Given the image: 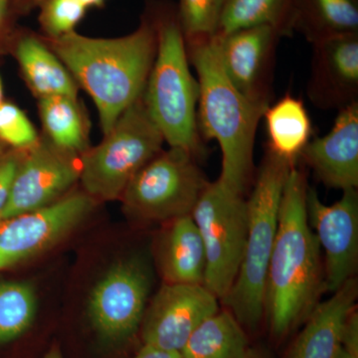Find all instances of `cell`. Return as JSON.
Here are the masks:
<instances>
[{
  "mask_svg": "<svg viewBox=\"0 0 358 358\" xmlns=\"http://www.w3.org/2000/svg\"><path fill=\"white\" fill-rule=\"evenodd\" d=\"M179 25L188 41L216 35L225 0H179Z\"/></svg>",
  "mask_w": 358,
  "mask_h": 358,
  "instance_id": "484cf974",
  "label": "cell"
},
{
  "mask_svg": "<svg viewBox=\"0 0 358 358\" xmlns=\"http://www.w3.org/2000/svg\"><path fill=\"white\" fill-rule=\"evenodd\" d=\"M192 216L206 254L204 286L221 301L232 288L243 258L247 201L218 178L204 188Z\"/></svg>",
  "mask_w": 358,
  "mask_h": 358,
  "instance_id": "52a82bcc",
  "label": "cell"
},
{
  "mask_svg": "<svg viewBox=\"0 0 358 358\" xmlns=\"http://www.w3.org/2000/svg\"><path fill=\"white\" fill-rule=\"evenodd\" d=\"M193 155L182 148H171L150 160L122 192L129 215L145 221L192 215L208 185Z\"/></svg>",
  "mask_w": 358,
  "mask_h": 358,
  "instance_id": "ba28073f",
  "label": "cell"
},
{
  "mask_svg": "<svg viewBox=\"0 0 358 358\" xmlns=\"http://www.w3.org/2000/svg\"><path fill=\"white\" fill-rule=\"evenodd\" d=\"M313 44L310 100L320 108L339 110L357 101L358 35L329 37Z\"/></svg>",
  "mask_w": 358,
  "mask_h": 358,
  "instance_id": "9a60e30c",
  "label": "cell"
},
{
  "mask_svg": "<svg viewBox=\"0 0 358 358\" xmlns=\"http://www.w3.org/2000/svg\"><path fill=\"white\" fill-rule=\"evenodd\" d=\"M317 178L329 187L358 186V102L343 109L327 136L308 143L300 155Z\"/></svg>",
  "mask_w": 358,
  "mask_h": 358,
  "instance_id": "2e32d148",
  "label": "cell"
},
{
  "mask_svg": "<svg viewBox=\"0 0 358 358\" xmlns=\"http://www.w3.org/2000/svg\"><path fill=\"white\" fill-rule=\"evenodd\" d=\"M159 265L166 282L204 285L206 254L192 215L171 220L160 245Z\"/></svg>",
  "mask_w": 358,
  "mask_h": 358,
  "instance_id": "ac0fdd59",
  "label": "cell"
},
{
  "mask_svg": "<svg viewBox=\"0 0 358 358\" xmlns=\"http://www.w3.org/2000/svg\"><path fill=\"white\" fill-rule=\"evenodd\" d=\"M157 47V31L148 22L119 38L73 31L52 40V51L95 103L103 134L143 95Z\"/></svg>",
  "mask_w": 358,
  "mask_h": 358,
  "instance_id": "7a4b0ae2",
  "label": "cell"
},
{
  "mask_svg": "<svg viewBox=\"0 0 358 358\" xmlns=\"http://www.w3.org/2000/svg\"><path fill=\"white\" fill-rule=\"evenodd\" d=\"M79 178L77 155L39 140L23 155L0 221L57 201Z\"/></svg>",
  "mask_w": 358,
  "mask_h": 358,
  "instance_id": "7c38bea8",
  "label": "cell"
},
{
  "mask_svg": "<svg viewBox=\"0 0 358 358\" xmlns=\"http://www.w3.org/2000/svg\"><path fill=\"white\" fill-rule=\"evenodd\" d=\"M86 10L80 0H44L40 20L52 38H58L74 31Z\"/></svg>",
  "mask_w": 358,
  "mask_h": 358,
  "instance_id": "83f0119b",
  "label": "cell"
},
{
  "mask_svg": "<svg viewBox=\"0 0 358 358\" xmlns=\"http://www.w3.org/2000/svg\"><path fill=\"white\" fill-rule=\"evenodd\" d=\"M242 324L230 310H220L207 317L193 331L180 353L182 358H249Z\"/></svg>",
  "mask_w": 358,
  "mask_h": 358,
  "instance_id": "ffe728a7",
  "label": "cell"
},
{
  "mask_svg": "<svg viewBox=\"0 0 358 358\" xmlns=\"http://www.w3.org/2000/svg\"><path fill=\"white\" fill-rule=\"evenodd\" d=\"M80 1H81L87 8H89V7L102 6L103 2H105V0H80Z\"/></svg>",
  "mask_w": 358,
  "mask_h": 358,
  "instance_id": "1f68e13d",
  "label": "cell"
},
{
  "mask_svg": "<svg viewBox=\"0 0 358 358\" xmlns=\"http://www.w3.org/2000/svg\"><path fill=\"white\" fill-rule=\"evenodd\" d=\"M294 164L270 150L264 159L248 207V234L236 280L221 300L238 322L255 329L265 313L266 284L277 236L280 203Z\"/></svg>",
  "mask_w": 358,
  "mask_h": 358,
  "instance_id": "277c9868",
  "label": "cell"
},
{
  "mask_svg": "<svg viewBox=\"0 0 358 358\" xmlns=\"http://www.w3.org/2000/svg\"><path fill=\"white\" fill-rule=\"evenodd\" d=\"M4 150H6V145L0 141V155L4 154Z\"/></svg>",
  "mask_w": 358,
  "mask_h": 358,
  "instance_id": "74e56055",
  "label": "cell"
},
{
  "mask_svg": "<svg viewBox=\"0 0 358 358\" xmlns=\"http://www.w3.org/2000/svg\"><path fill=\"white\" fill-rule=\"evenodd\" d=\"M39 141L36 129L22 110L11 103H0V141L16 150H27Z\"/></svg>",
  "mask_w": 358,
  "mask_h": 358,
  "instance_id": "4316f807",
  "label": "cell"
},
{
  "mask_svg": "<svg viewBox=\"0 0 358 358\" xmlns=\"http://www.w3.org/2000/svg\"><path fill=\"white\" fill-rule=\"evenodd\" d=\"M343 348L358 358V313L357 307L353 308L343 327Z\"/></svg>",
  "mask_w": 358,
  "mask_h": 358,
  "instance_id": "f546056e",
  "label": "cell"
},
{
  "mask_svg": "<svg viewBox=\"0 0 358 358\" xmlns=\"http://www.w3.org/2000/svg\"><path fill=\"white\" fill-rule=\"evenodd\" d=\"M43 358H63V357L59 348L55 346V348H51V350H49Z\"/></svg>",
  "mask_w": 358,
  "mask_h": 358,
  "instance_id": "d6a6232c",
  "label": "cell"
},
{
  "mask_svg": "<svg viewBox=\"0 0 358 358\" xmlns=\"http://www.w3.org/2000/svg\"><path fill=\"white\" fill-rule=\"evenodd\" d=\"M357 281L353 277L329 300L317 303L287 358H338L343 348V327L357 307Z\"/></svg>",
  "mask_w": 358,
  "mask_h": 358,
  "instance_id": "e0dca14e",
  "label": "cell"
},
{
  "mask_svg": "<svg viewBox=\"0 0 358 358\" xmlns=\"http://www.w3.org/2000/svg\"><path fill=\"white\" fill-rule=\"evenodd\" d=\"M23 150L0 155V218L8 203L14 178L22 159Z\"/></svg>",
  "mask_w": 358,
  "mask_h": 358,
  "instance_id": "f1b7e54d",
  "label": "cell"
},
{
  "mask_svg": "<svg viewBox=\"0 0 358 358\" xmlns=\"http://www.w3.org/2000/svg\"><path fill=\"white\" fill-rule=\"evenodd\" d=\"M134 358H182L180 352L160 350L155 346L145 345Z\"/></svg>",
  "mask_w": 358,
  "mask_h": 358,
  "instance_id": "4dcf8cb0",
  "label": "cell"
},
{
  "mask_svg": "<svg viewBox=\"0 0 358 358\" xmlns=\"http://www.w3.org/2000/svg\"><path fill=\"white\" fill-rule=\"evenodd\" d=\"M36 310V294L29 284L0 282V345L22 336L34 322Z\"/></svg>",
  "mask_w": 358,
  "mask_h": 358,
  "instance_id": "d4e9b609",
  "label": "cell"
},
{
  "mask_svg": "<svg viewBox=\"0 0 358 358\" xmlns=\"http://www.w3.org/2000/svg\"><path fill=\"white\" fill-rule=\"evenodd\" d=\"M96 202L86 192L72 193L42 208L0 221V270L55 246L88 217Z\"/></svg>",
  "mask_w": 358,
  "mask_h": 358,
  "instance_id": "9c48e42d",
  "label": "cell"
},
{
  "mask_svg": "<svg viewBox=\"0 0 358 358\" xmlns=\"http://www.w3.org/2000/svg\"><path fill=\"white\" fill-rule=\"evenodd\" d=\"M249 358H266L260 352H256V350H251L250 352Z\"/></svg>",
  "mask_w": 358,
  "mask_h": 358,
  "instance_id": "d590c367",
  "label": "cell"
},
{
  "mask_svg": "<svg viewBox=\"0 0 358 358\" xmlns=\"http://www.w3.org/2000/svg\"></svg>",
  "mask_w": 358,
  "mask_h": 358,
  "instance_id": "f35d334b",
  "label": "cell"
},
{
  "mask_svg": "<svg viewBox=\"0 0 358 358\" xmlns=\"http://www.w3.org/2000/svg\"><path fill=\"white\" fill-rule=\"evenodd\" d=\"M164 138L148 114L143 95L80 159L84 192L95 201L121 199L129 181L162 150Z\"/></svg>",
  "mask_w": 358,
  "mask_h": 358,
  "instance_id": "8992f818",
  "label": "cell"
},
{
  "mask_svg": "<svg viewBox=\"0 0 358 358\" xmlns=\"http://www.w3.org/2000/svg\"><path fill=\"white\" fill-rule=\"evenodd\" d=\"M199 96V82L188 65L185 35L178 23L169 21L157 30V53L143 99L164 141L193 155L200 148Z\"/></svg>",
  "mask_w": 358,
  "mask_h": 358,
  "instance_id": "5b68a950",
  "label": "cell"
},
{
  "mask_svg": "<svg viewBox=\"0 0 358 358\" xmlns=\"http://www.w3.org/2000/svg\"><path fill=\"white\" fill-rule=\"evenodd\" d=\"M76 99L67 96L40 99L39 112L49 141L78 155L86 152L88 127Z\"/></svg>",
  "mask_w": 358,
  "mask_h": 358,
  "instance_id": "cb8c5ba5",
  "label": "cell"
},
{
  "mask_svg": "<svg viewBox=\"0 0 358 358\" xmlns=\"http://www.w3.org/2000/svg\"><path fill=\"white\" fill-rule=\"evenodd\" d=\"M308 189L305 173L293 166L282 189L266 284L265 313L278 338L306 322L326 292L319 240L308 221Z\"/></svg>",
  "mask_w": 358,
  "mask_h": 358,
  "instance_id": "6da1fadb",
  "label": "cell"
},
{
  "mask_svg": "<svg viewBox=\"0 0 358 358\" xmlns=\"http://www.w3.org/2000/svg\"><path fill=\"white\" fill-rule=\"evenodd\" d=\"M218 36V35H217ZM280 33L271 26H257L219 37L224 72L244 96L268 107L275 42Z\"/></svg>",
  "mask_w": 358,
  "mask_h": 358,
  "instance_id": "5bb4252c",
  "label": "cell"
},
{
  "mask_svg": "<svg viewBox=\"0 0 358 358\" xmlns=\"http://www.w3.org/2000/svg\"><path fill=\"white\" fill-rule=\"evenodd\" d=\"M296 0H225L216 35L271 26L280 35L291 31L296 20Z\"/></svg>",
  "mask_w": 358,
  "mask_h": 358,
  "instance_id": "603a6c76",
  "label": "cell"
},
{
  "mask_svg": "<svg viewBox=\"0 0 358 358\" xmlns=\"http://www.w3.org/2000/svg\"><path fill=\"white\" fill-rule=\"evenodd\" d=\"M268 150L294 164L310 141L312 124L303 102L286 96L264 112Z\"/></svg>",
  "mask_w": 358,
  "mask_h": 358,
  "instance_id": "44dd1931",
  "label": "cell"
},
{
  "mask_svg": "<svg viewBox=\"0 0 358 358\" xmlns=\"http://www.w3.org/2000/svg\"><path fill=\"white\" fill-rule=\"evenodd\" d=\"M294 27L310 41L357 34V0H296Z\"/></svg>",
  "mask_w": 358,
  "mask_h": 358,
  "instance_id": "7402d4cb",
  "label": "cell"
},
{
  "mask_svg": "<svg viewBox=\"0 0 358 358\" xmlns=\"http://www.w3.org/2000/svg\"><path fill=\"white\" fill-rule=\"evenodd\" d=\"M188 57L199 76L197 126L222 152L219 179L243 194L253 171L257 127L268 107L242 95L224 72L217 35L188 41Z\"/></svg>",
  "mask_w": 358,
  "mask_h": 358,
  "instance_id": "3957f363",
  "label": "cell"
},
{
  "mask_svg": "<svg viewBox=\"0 0 358 358\" xmlns=\"http://www.w3.org/2000/svg\"><path fill=\"white\" fill-rule=\"evenodd\" d=\"M2 99H3V87H2L1 78H0V103L3 102Z\"/></svg>",
  "mask_w": 358,
  "mask_h": 358,
  "instance_id": "8d00e7d4",
  "label": "cell"
},
{
  "mask_svg": "<svg viewBox=\"0 0 358 358\" xmlns=\"http://www.w3.org/2000/svg\"><path fill=\"white\" fill-rule=\"evenodd\" d=\"M308 221L315 230L320 246L326 254L324 286L326 292L338 291L353 278L358 262V193L357 189L343 192V197L333 205L320 201L319 195L308 188Z\"/></svg>",
  "mask_w": 358,
  "mask_h": 358,
  "instance_id": "4fadbf2b",
  "label": "cell"
},
{
  "mask_svg": "<svg viewBox=\"0 0 358 358\" xmlns=\"http://www.w3.org/2000/svg\"><path fill=\"white\" fill-rule=\"evenodd\" d=\"M218 303L204 285L164 282L145 308L141 324L143 343L180 352L193 331L218 312Z\"/></svg>",
  "mask_w": 358,
  "mask_h": 358,
  "instance_id": "8fae6325",
  "label": "cell"
},
{
  "mask_svg": "<svg viewBox=\"0 0 358 358\" xmlns=\"http://www.w3.org/2000/svg\"><path fill=\"white\" fill-rule=\"evenodd\" d=\"M338 358H357L353 357V355H350L348 352H345L343 348H341V352H339Z\"/></svg>",
  "mask_w": 358,
  "mask_h": 358,
  "instance_id": "e575fe53",
  "label": "cell"
},
{
  "mask_svg": "<svg viewBox=\"0 0 358 358\" xmlns=\"http://www.w3.org/2000/svg\"><path fill=\"white\" fill-rule=\"evenodd\" d=\"M6 0H0V23L3 20L4 13H6Z\"/></svg>",
  "mask_w": 358,
  "mask_h": 358,
  "instance_id": "836d02e7",
  "label": "cell"
},
{
  "mask_svg": "<svg viewBox=\"0 0 358 358\" xmlns=\"http://www.w3.org/2000/svg\"><path fill=\"white\" fill-rule=\"evenodd\" d=\"M16 58L26 82L40 99L77 98L78 85L58 56L39 40L26 37L16 47Z\"/></svg>",
  "mask_w": 358,
  "mask_h": 358,
  "instance_id": "d6986e66",
  "label": "cell"
},
{
  "mask_svg": "<svg viewBox=\"0 0 358 358\" xmlns=\"http://www.w3.org/2000/svg\"><path fill=\"white\" fill-rule=\"evenodd\" d=\"M150 289L141 261L126 259L113 265L90 294L89 317L98 334L114 343L131 338L143 322Z\"/></svg>",
  "mask_w": 358,
  "mask_h": 358,
  "instance_id": "30bf717a",
  "label": "cell"
}]
</instances>
